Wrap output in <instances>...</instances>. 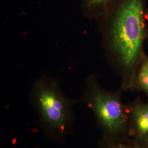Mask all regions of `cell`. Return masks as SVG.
<instances>
[{
    "label": "cell",
    "instance_id": "6da1fadb",
    "mask_svg": "<svg viewBox=\"0 0 148 148\" xmlns=\"http://www.w3.org/2000/svg\"><path fill=\"white\" fill-rule=\"evenodd\" d=\"M148 0H115L99 20L106 59L121 81L123 91L133 90L144 57Z\"/></svg>",
    "mask_w": 148,
    "mask_h": 148
},
{
    "label": "cell",
    "instance_id": "7a4b0ae2",
    "mask_svg": "<svg viewBox=\"0 0 148 148\" xmlns=\"http://www.w3.org/2000/svg\"><path fill=\"white\" fill-rule=\"evenodd\" d=\"M30 101L49 139L62 142L72 133L75 121L73 106L78 101L65 95L57 80L47 76L37 79L32 87Z\"/></svg>",
    "mask_w": 148,
    "mask_h": 148
},
{
    "label": "cell",
    "instance_id": "3957f363",
    "mask_svg": "<svg viewBox=\"0 0 148 148\" xmlns=\"http://www.w3.org/2000/svg\"><path fill=\"white\" fill-rule=\"evenodd\" d=\"M119 90L109 91L99 84L97 76L87 77L81 101L93 114L101 139L110 142H127L128 136L127 104L123 103Z\"/></svg>",
    "mask_w": 148,
    "mask_h": 148
},
{
    "label": "cell",
    "instance_id": "277c9868",
    "mask_svg": "<svg viewBox=\"0 0 148 148\" xmlns=\"http://www.w3.org/2000/svg\"><path fill=\"white\" fill-rule=\"evenodd\" d=\"M128 136L140 148H148V102L140 98L127 104Z\"/></svg>",
    "mask_w": 148,
    "mask_h": 148
},
{
    "label": "cell",
    "instance_id": "5b68a950",
    "mask_svg": "<svg viewBox=\"0 0 148 148\" xmlns=\"http://www.w3.org/2000/svg\"><path fill=\"white\" fill-rule=\"evenodd\" d=\"M115 0H81L83 15L90 19H99L110 8Z\"/></svg>",
    "mask_w": 148,
    "mask_h": 148
},
{
    "label": "cell",
    "instance_id": "8992f818",
    "mask_svg": "<svg viewBox=\"0 0 148 148\" xmlns=\"http://www.w3.org/2000/svg\"><path fill=\"white\" fill-rule=\"evenodd\" d=\"M133 90L144 93L148 97V55H146L140 64L134 82Z\"/></svg>",
    "mask_w": 148,
    "mask_h": 148
},
{
    "label": "cell",
    "instance_id": "52a82bcc",
    "mask_svg": "<svg viewBox=\"0 0 148 148\" xmlns=\"http://www.w3.org/2000/svg\"><path fill=\"white\" fill-rule=\"evenodd\" d=\"M99 148H140L130 140L127 142H110L101 138L98 141Z\"/></svg>",
    "mask_w": 148,
    "mask_h": 148
},
{
    "label": "cell",
    "instance_id": "ba28073f",
    "mask_svg": "<svg viewBox=\"0 0 148 148\" xmlns=\"http://www.w3.org/2000/svg\"><path fill=\"white\" fill-rule=\"evenodd\" d=\"M146 45L148 49V2L147 10V38H146Z\"/></svg>",
    "mask_w": 148,
    "mask_h": 148
}]
</instances>
